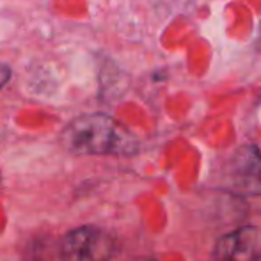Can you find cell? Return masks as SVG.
<instances>
[{
  "label": "cell",
  "mask_w": 261,
  "mask_h": 261,
  "mask_svg": "<svg viewBox=\"0 0 261 261\" xmlns=\"http://www.w3.org/2000/svg\"><path fill=\"white\" fill-rule=\"evenodd\" d=\"M62 146L73 155H132L137 141L107 114H84L62 132Z\"/></svg>",
  "instance_id": "6da1fadb"
},
{
  "label": "cell",
  "mask_w": 261,
  "mask_h": 261,
  "mask_svg": "<svg viewBox=\"0 0 261 261\" xmlns=\"http://www.w3.org/2000/svg\"><path fill=\"white\" fill-rule=\"evenodd\" d=\"M119 252L117 240L105 229L82 226L71 229L59 245V261H112Z\"/></svg>",
  "instance_id": "7a4b0ae2"
},
{
  "label": "cell",
  "mask_w": 261,
  "mask_h": 261,
  "mask_svg": "<svg viewBox=\"0 0 261 261\" xmlns=\"http://www.w3.org/2000/svg\"><path fill=\"white\" fill-rule=\"evenodd\" d=\"M224 181L231 192L245 197H261V151L245 144L233 153L224 169Z\"/></svg>",
  "instance_id": "3957f363"
},
{
  "label": "cell",
  "mask_w": 261,
  "mask_h": 261,
  "mask_svg": "<svg viewBox=\"0 0 261 261\" xmlns=\"http://www.w3.org/2000/svg\"><path fill=\"white\" fill-rule=\"evenodd\" d=\"M215 261H261V227L242 226L215 242Z\"/></svg>",
  "instance_id": "277c9868"
},
{
  "label": "cell",
  "mask_w": 261,
  "mask_h": 261,
  "mask_svg": "<svg viewBox=\"0 0 261 261\" xmlns=\"http://www.w3.org/2000/svg\"><path fill=\"white\" fill-rule=\"evenodd\" d=\"M9 79H11L9 66H6V64H2V62H0V89H2L7 82H9Z\"/></svg>",
  "instance_id": "5b68a950"
},
{
  "label": "cell",
  "mask_w": 261,
  "mask_h": 261,
  "mask_svg": "<svg viewBox=\"0 0 261 261\" xmlns=\"http://www.w3.org/2000/svg\"><path fill=\"white\" fill-rule=\"evenodd\" d=\"M137 261H155V259H149V258H141V259H137Z\"/></svg>",
  "instance_id": "8992f818"
}]
</instances>
